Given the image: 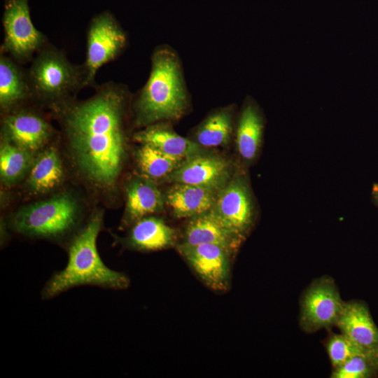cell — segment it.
Returning <instances> with one entry per match:
<instances>
[{
    "label": "cell",
    "mask_w": 378,
    "mask_h": 378,
    "mask_svg": "<svg viewBox=\"0 0 378 378\" xmlns=\"http://www.w3.org/2000/svg\"><path fill=\"white\" fill-rule=\"evenodd\" d=\"M233 175V167L227 159L203 153L184 159L168 181L206 188L218 192Z\"/></svg>",
    "instance_id": "10"
},
{
    "label": "cell",
    "mask_w": 378,
    "mask_h": 378,
    "mask_svg": "<svg viewBox=\"0 0 378 378\" xmlns=\"http://www.w3.org/2000/svg\"><path fill=\"white\" fill-rule=\"evenodd\" d=\"M63 175L59 155L53 147H49L33 162L27 186L34 193H45L58 186Z\"/></svg>",
    "instance_id": "21"
},
{
    "label": "cell",
    "mask_w": 378,
    "mask_h": 378,
    "mask_svg": "<svg viewBox=\"0 0 378 378\" xmlns=\"http://www.w3.org/2000/svg\"><path fill=\"white\" fill-rule=\"evenodd\" d=\"M162 196L155 183L144 176L132 178L126 187V208L124 225L134 223L148 215L160 211Z\"/></svg>",
    "instance_id": "16"
},
{
    "label": "cell",
    "mask_w": 378,
    "mask_h": 378,
    "mask_svg": "<svg viewBox=\"0 0 378 378\" xmlns=\"http://www.w3.org/2000/svg\"><path fill=\"white\" fill-rule=\"evenodd\" d=\"M233 115L234 109L230 106L212 112L197 127L195 141L206 148L227 144L232 134Z\"/></svg>",
    "instance_id": "22"
},
{
    "label": "cell",
    "mask_w": 378,
    "mask_h": 378,
    "mask_svg": "<svg viewBox=\"0 0 378 378\" xmlns=\"http://www.w3.org/2000/svg\"><path fill=\"white\" fill-rule=\"evenodd\" d=\"M31 99L27 73L20 64L5 52L0 55V106L10 110Z\"/></svg>",
    "instance_id": "20"
},
{
    "label": "cell",
    "mask_w": 378,
    "mask_h": 378,
    "mask_svg": "<svg viewBox=\"0 0 378 378\" xmlns=\"http://www.w3.org/2000/svg\"><path fill=\"white\" fill-rule=\"evenodd\" d=\"M344 303L332 281H317L308 289L302 299V326L307 330L314 331L335 325Z\"/></svg>",
    "instance_id": "11"
},
{
    "label": "cell",
    "mask_w": 378,
    "mask_h": 378,
    "mask_svg": "<svg viewBox=\"0 0 378 378\" xmlns=\"http://www.w3.org/2000/svg\"><path fill=\"white\" fill-rule=\"evenodd\" d=\"M103 215L96 212L71 238L68 260L61 270L55 272L44 284L41 297L52 299L78 286H90L109 290H123L130 280L123 272L108 267L100 257L97 239L102 229Z\"/></svg>",
    "instance_id": "2"
},
{
    "label": "cell",
    "mask_w": 378,
    "mask_h": 378,
    "mask_svg": "<svg viewBox=\"0 0 378 378\" xmlns=\"http://www.w3.org/2000/svg\"><path fill=\"white\" fill-rule=\"evenodd\" d=\"M174 230L161 218L146 216L133 223L125 242L131 248L142 251L162 250L173 246Z\"/></svg>",
    "instance_id": "19"
},
{
    "label": "cell",
    "mask_w": 378,
    "mask_h": 378,
    "mask_svg": "<svg viewBox=\"0 0 378 378\" xmlns=\"http://www.w3.org/2000/svg\"><path fill=\"white\" fill-rule=\"evenodd\" d=\"M241 240L210 210L190 218L186 228L183 243L190 245L218 244L233 252Z\"/></svg>",
    "instance_id": "14"
},
{
    "label": "cell",
    "mask_w": 378,
    "mask_h": 378,
    "mask_svg": "<svg viewBox=\"0 0 378 378\" xmlns=\"http://www.w3.org/2000/svg\"><path fill=\"white\" fill-rule=\"evenodd\" d=\"M372 197L374 200L376 205L378 206V183H376L373 186L372 188Z\"/></svg>",
    "instance_id": "27"
},
{
    "label": "cell",
    "mask_w": 378,
    "mask_h": 378,
    "mask_svg": "<svg viewBox=\"0 0 378 378\" xmlns=\"http://www.w3.org/2000/svg\"><path fill=\"white\" fill-rule=\"evenodd\" d=\"M217 193L206 188L174 183L167 190L164 200L176 218H191L210 211Z\"/></svg>",
    "instance_id": "17"
},
{
    "label": "cell",
    "mask_w": 378,
    "mask_h": 378,
    "mask_svg": "<svg viewBox=\"0 0 378 378\" xmlns=\"http://www.w3.org/2000/svg\"><path fill=\"white\" fill-rule=\"evenodd\" d=\"M78 220L76 200L64 193L20 208L10 225L15 232L26 237L59 239L75 230Z\"/></svg>",
    "instance_id": "5"
},
{
    "label": "cell",
    "mask_w": 378,
    "mask_h": 378,
    "mask_svg": "<svg viewBox=\"0 0 378 378\" xmlns=\"http://www.w3.org/2000/svg\"><path fill=\"white\" fill-rule=\"evenodd\" d=\"M134 139L182 160L203 152L202 147L197 143L180 136L164 122L145 127L134 134Z\"/></svg>",
    "instance_id": "15"
},
{
    "label": "cell",
    "mask_w": 378,
    "mask_h": 378,
    "mask_svg": "<svg viewBox=\"0 0 378 378\" xmlns=\"http://www.w3.org/2000/svg\"><path fill=\"white\" fill-rule=\"evenodd\" d=\"M51 134L52 128L46 120L24 108L9 113L3 120L4 140L31 152L42 148Z\"/></svg>",
    "instance_id": "12"
},
{
    "label": "cell",
    "mask_w": 378,
    "mask_h": 378,
    "mask_svg": "<svg viewBox=\"0 0 378 378\" xmlns=\"http://www.w3.org/2000/svg\"><path fill=\"white\" fill-rule=\"evenodd\" d=\"M32 164L31 151L4 140L0 148V175L4 185L17 183Z\"/></svg>",
    "instance_id": "24"
},
{
    "label": "cell",
    "mask_w": 378,
    "mask_h": 378,
    "mask_svg": "<svg viewBox=\"0 0 378 378\" xmlns=\"http://www.w3.org/2000/svg\"><path fill=\"white\" fill-rule=\"evenodd\" d=\"M127 44V34L111 13L103 12L92 19L87 31L83 64L85 88L94 86L99 69L119 57Z\"/></svg>",
    "instance_id": "7"
},
{
    "label": "cell",
    "mask_w": 378,
    "mask_h": 378,
    "mask_svg": "<svg viewBox=\"0 0 378 378\" xmlns=\"http://www.w3.org/2000/svg\"><path fill=\"white\" fill-rule=\"evenodd\" d=\"M177 250L206 286L216 291L227 290L232 251L218 244L183 242L177 246Z\"/></svg>",
    "instance_id": "9"
},
{
    "label": "cell",
    "mask_w": 378,
    "mask_h": 378,
    "mask_svg": "<svg viewBox=\"0 0 378 378\" xmlns=\"http://www.w3.org/2000/svg\"><path fill=\"white\" fill-rule=\"evenodd\" d=\"M136 158L141 176L154 182L168 180L183 160L148 144H141Z\"/></svg>",
    "instance_id": "23"
},
{
    "label": "cell",
    "mask_w": 378,
    "mask_h": 378,
    "mask_svg": "<svg viewBox=\"0 0 378 378\" xmlns=\"http://www.w3.org/2000/svg\"><path fill=\"white\" fill-rule=\"evenodd\" d=\"M378 373V352L354 356L342 365L334 368L332 378H367Z\"/></svg>",
    "instance_id": "25"
},
{
    "label": "cell",
    "mask_w": 378,
    "mask_h": 378,
    "mask_svg": "<svg viewBox=\"0 0 378 378\" xmlns=\"http://www.w3.org/2000/svg\"><path fill=\"white\" fill-rule=\"evenodd\" d=\"M181 62L169 46L157 47L148 78L134 103L135 123L141 127L180 119L189 102Z\"/></svg>",
    "instance_id": "3"
},
{
    "label": "cell",
    "mask_w": 378,
    "mask_h": 378,
    "mask_svg": "<svg viewBox=\"0 0 378 378\" xmlns=\"http://www.w3.org/2000/svg\"><path fill=\"white\" fill-rule=\"evenodd\" d=\"M31 98L56 106L73 99L85 88L83 64L71 63L61 50L46 44L34 57L26 71Z\"/></svg>",
    "instance_id": "4"
},
{
    "label": "cell",
    "mask_w": 378,
    "mask_h": 378,
    "mask_svg": "<svg viewBox=\"0 0 378 378\" xmlns=\"http://www.w3.org/2000/svg\"><path fill=\"white\" fill-rule=\"evenodd\" d=\"M4 38L1 50L22 64L31 61L46 44V36L34 25L29 0H5L2 18Z\"/></svg>",
    "instance_id": "6"
},
{
    "label": "cell",
    "mask_w": 378,
    "mask_h": 378,
    "mask_svg": "<svg viewBox=\"0 0 378 378\" xmlns=\"http://www.w3.org/2000/svg\"><path fill=\"white\" fill-rule=\"evenodd\" d=\"M264 120L257 104L251 99L244 104L236 129V145L242 160L248 163L257 157L262 144Z\"/></svg>",
    "instance_id": "18"
},
{
    "label": "cell",
    "mask_w": 378,
    "mask_h": 378,
    "mask_svg": "<svg viewBox=\"0 0 378 378\" xmlns=\"http://www.w3.org/2000/svg\"><path fill=\"white\" fill-rule=\"evenodd\" d=\"M127 88L109 81L96 87L89 99L55 106L74 160L94 185L108 189L122 169L125 146L124 120Z\"/></svg>",
    "instance_id": "1"
},
{
    "label": "cell",
    "mask_w": 378,
    "mask_h": 378,
    "mask_svg": "<svg viewBox=\"0 0 378 378\" xmlns=\"http://www.w3.org/2000/svg\"><path fill=\"white\" fill-rule=\"evenodd\" d=\"M212 212L234 234L244 239L254 220V203L247 177L233 174L216 196Z\"/></svg>",
    "instance_id": "8"
},
{
    "label": "cell",
    "mask_w": 378,
    "mask_h": 378,
    "mask_svg": "<svg viewBox=\"0 0 378 378\" xmlns=\"http://www.w3.org/2000/svg\"><path fill=\"white\" fill-rule=\"evenodd\" d=\"M326 349L334 368L342 365L354 356L368 353V351L359 348L342 333L331 335L328 340Z\"/></svg>",
    "instance_id": "26"
},
{
    "label": "cell",
    "mask_w": 378,
    "mask_h": 378,
    "mask_svg": "<svg viewBox=\"0 0 378 378\" xmlns=\"http://www.w3.org/2000/svg\"><path fill=\"white\" fill-rule=\"evenodd\" d=\"M335 325L363 351L378 352V328L365 304L345 302Z\"/></svg>",
    "instance_id": "13"
}]
</instances>
